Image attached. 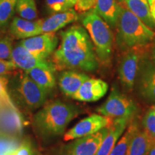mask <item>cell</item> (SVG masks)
<instances>
[{
	"mask_svg": "<svg viewBox=\"0 0 155 155\" xmlns=\"http://www.w3.org/2000/svg\"><path fill=\"white\" fill-rule=\"evenodd\" d=\"M61 42L52 55L56 70L94 72L98 68V61L94 45L86 29L73 25L60 34Z\"/></svg>",
	"mask_w": 155,
	"mask_h": 155,
	"instance_id": "cell-1",
	"label": "cell"
},
{
	"mask_svg": "<svg viewBox=\"0 0 155 155\" xmlns=\"http://www.w3.org/2000/svg\"><path fill=\"white\" fill-rule=\"evenodd\" d=\"M80 114V109L61 101L45 105L33 116L32 125L40 137H52L64 134L67 126Z\"/></svg>",
	"mask_w": 155,
	"mask_h": 155,
	"instance_id": "cell-2",
	"label": "cell"
},
{
	"mask_svg": "<svg viewBox=\"0 0 155 155\" xmlns=\"http://www.w3.org/2000/svg\"><path fill=\"white\" fill-rule=\"evenodd\" d=\"M116 42L121 50L145 46L153 41L155 33L138 17L120 4Z\"/></svg>",
	"mask_w": 155,
	"mask_h": 155,
	"instance_id": "cell-3",
	"label": "cell"
},
{
	"mask_svg": "<svg viewBox=\"0 0 155 155\" xmlns=\"http://www.w3.org/2000/svg\"><path fill=\"white\" fill-rule=\"evenodd\" d=\"M82 24L92 40L98 61L108 65L111 61L113 48V35L108 25L94 9L83 16Z\"/></svg>",
	"mask_w": 155,
	"mask_h": 155,
	"instance_id": "cell-4",
	"label": "cell"
},
{
	"mask_svg": "<svg viewBox=\"0 0 155 155\" xmlns=\"http://www.w3.org/2000/svg\"><path fill=\"white\" fill-rule=\"evenodd\" d=\"M9 91L19 106L28 110H35L43 106L48 94L29 76L26 71L15 75Z\"/></svg>",
	"mask_w": 155,
	"mask_h": 155,
	"instance_id": "cell-5",
	"label": "cell"
},
{
	"mask_svg": "<svg viewBox=\"0 0 155 155\" xmlns=\"http://www.w3.org/2000/svg\"><path fill=\"white\" fill-rule=\"evenodd\" d=\"M96 111L111 119L128 118L132 119L137 112V106L132 100L121 94L116 87L113 86L107 100L97 108Z\"/></svg>",
	"mask_w": 155,
	"mask_h": 155,
	"instance_id": "cell-6",
	"label": "cell"
},
{
	"mask_svg": "<svg viewBox=\"0 0 155 155\" xmlns=\"http://www.w3.org/2000/svg\"><path fill=\"white\" fill-rule=\"evenodd\" d=\"M147 45L129 48L126 50L120 61L118 68L119 78L127 91H131L134 86L141 60L146 53L145 48Z\"/></svg>",
	"mask_w": 155,
	"mask_h": 155,
	"instance_id": "cell-7",
	"label": "cell"
},
{
	"mask_svg": "<svg viewBox=\"0 0 155 155\" xmlns=\"http://www.w3.org/2000/svg\"><path fill=\"white\" fill-rule=\"evenodd\" d=\"M111 120L112 119L111 118L106 117L101 114H92L81 120L74 127L65 133L63 137L64 141L73 140V139L93 134L100 131L103 128L107 127Z\"/></svg>",
	"mask_w": 155,
	"mask_h": 155,
	"instance_id": "cell-8",
	"label": "cell"
},
{
	"mask_svg": "<svg viewBox=\"0 0 155 155\" xmlns=\"http://www.w3.org/2000/svg\"><path fill=\"white\" fill-rule=\"evenodd\" d=\"M58 43V38L55 33H43L24 39L20 42L32 55L41 59H48L53 55Z\"/></svg>",
	"mask_w": 155,
	"mask_h": 155,
	"instance_id": "cell-9",
	"label": "cell"
},
{
	"mask_svg": "<svg viewBox=\"0 0 155 155\" xmlns=\"http://www.w3.org/2000/svg\"><path fill=\"white\" fill-rule=\"evenodd\" d=\"M137 75L139 94L145 100L155 103V66L145 55L141 60Z\"/></svg>",
	"mask_w": 155,
	"mask_h": 155,
	"instance_id": "cell-10",
	"label": "cell"
},
{
	"mask_svg": "<svg viewBox=\"0 0 155 155\" xmlns=\"http://www.w3.org/2000/svg\"><path fill=\"white\" fill-rule=\"evenodd\" d=\"M108 131L107 126L93 134L75 139L68 147L67 155H96Z\"/></svg>",
	"mask_w": 155,
	"mask_h": 155,
	"instance_id": "cell-11",
	"label": "cell"
},
{
	"mask_svg": "<svg viewBox=\"0 0 155 155\" xmlns=\"http://www.w3.org/2000/svg\"><path fill=\"white\" fill-rule=\"evenodd\" d=\"M24 124L22 114L18 108L0 106V133L21 138Z\"/></svg>",
	"mask_w": 155,
	"mask_h": 155,
	"instance_id": "cell-12",
	"label": "cell"
},
{
	"mask_svg": "<svg viewBox=\"0 0 155 155\" xmlns=\"http://www.w3.org/2000/svg\"><path fill=\"white\" fill-rule=\"evenodd\" d=\"M11 61L14 63L17 68L29 71L34 68L42 67L56 68L52 61L48 59L38 58L30 53L20 42L13 48L12 52Z\"/></svg>",
	"mask_w": 155,
	"mask_h": 155,
	"instance_id": "cell-13",
	"label": "cell"
},
{
	"mask_svg": "<svg viewBox=\"0 0 155 155\" xmlns=\"http://www.w3.org/2000/svg\"><path fill=\"white\" fill-rule=\"evenodd\" d=\"M131 121V119L128 118L112 119L108 125V132L103 139L96 155H110L121 136L127 129L128 124Z\"/></svg>",
	"mask_w": 155,
	"mask_h": 155,
	"instance_id": "cell-14",
	"label": "cell"
},
{
	"mask_svg": "<svg viewBox=\"0 0 155 155\" xmlns=\"http://www.w3.org/2000/svg\"><path fill=\"white\" fill-rule=\"evenodd\" d=\"M108 89V84L101 79L89 78L81 85L72 98L83 102L97 101L105 96Z\"/></svg>",
	"mask_w": 155,
	"mask_h": 155,
	"instance_id": "cell-15",
	"label": "cell"
},
{
	"mask_svg": "<svg viewBox=\"0 0 155 155\" xmlns=\"http://www.w3.org/2000/svg\"><path fill=\"white\" fill-rule=\"evenodd\" d=\"M89 78L88 75L84 73L73 70H65L58 76V85L65 96L72 97L81 85Z\"/></svg>",
	"mask_w": 155,
	"mask_h": 155,
	"instance_id": "cell-16",
	"label": "cell"
},
{
	"mask_svg": "<svg viewBox=\"0 0 155 155\" xmlns=\"http://www.w3.org/2000/svg\"><path fill=\"white\" fill-rule=\"evenodd\" d=\"M42 19L28 20L19 17H15L12 21L9 32L17 39H27L41 34Z\"/></svg>",
	"mask_w": 155,
	"mask_h": 155,
	"instance_id": "cell-17",
	"label": "cell"
},
{
	"mask_svg": "<svg viewBox=\"0 0 155 155\" xmlns=\"http://www.w3.org/2000/svg\"><path fill=\"white\" fill-rule=\"evenodd\" d=\"M78 19L76 11L70 9L62 12L54 13L46 19H42L41 25V34L55 33L60 29L65 28L70 23Z\"/></svg>",
	"mask_w": 155,
	"mask_h": 155,
	"instance_id": "cell-18",
	"label": "cell"
},
{
	"mask_svg": "<svg viewBox=\"0 0 155 155\" xmlns=\"http://www.w3.org/2000/svg\"><path fill=\"white\" fill-rule=\"evenodd\" d=\"M56 68L38 67L27 71V73L39 86L49 94L56 86Z\"/></svg>",
	"mask_w": 155,
	"mask_h": 155,
	"instance_id": "cell-19",
	"label": "cell"
},
{
	"mask_svg": "<svg viewBox=\"0 0 155 155\" xmlns=\"http://www.w3.org/2000/svg\"><path fill=\"white\" fill-rule=\"evenodd\" d=\"M94 10L108 25L116 28L120 12V4L116 0H97Z\"/></svg>",
	"mask_w": 155,
	"mask_h": 155,
	"instance_id": "cell-20",
	"label": "cell"
},
{
	"mask_svg": "<svg viewBox=\"0 0 155 155\" xmlns=\"http://www.w3.org/2000/svg\"><path fill=\"white\" fill-rule=\"evenodd\" d=\"M119 4L134 13L136 16L150 28H155V22L150 12L147 0H119Z\"/></svg>",
	"mask_w": 155,
	"mask_h": 155,
	"instance_id": "cell-21",
	"label": "cell"
},
{
	"mask_svg": "<svg viewBox=\"0 0 155 155\" xmlns=\"http://www.w3.org/2000/svg\"><path fill=\"white\" fill-rule=\"evenodd\" d=\"M155 142L144 132L138 129L134 135L126 155H148Z\"/></svg>",
	"mask_w": 155,
	"mask_h": 155,
	"instance_id": "cell-22",
	"label": "cell"
},
{
	"mask_svg": "<svg viewBox=\"0 0 155 155\" xmlns=\"http://www.w3.org/2000/svg\"><path fill=\"white\" fill-rule=\"evenodd\" d=\"M138 129L139 127L137 122H132L131 121L129 122L127 131L123 134L121 139L117 141L110 155H126L134 135Z\"/></svg>",
	"mask_w": 155,
	"mask_h": 155,
	"instance_id": "cell-23",
	"label": "cell"
},
{
	"mask_svg": "<svg viewBox=\"0 0 155 155\" xmlns=\"http://www.w3.org/2000/svg\"><path fill=\"white\" fill-rule=\"evenodd\" d=\"M16 11L22 18L28 20H35L38 16L35 0H17Z\"/></svg>",
	"mask_w": 155,
	"mask_h": 155,
	"instance_id": "cell-24",
	"label": "cell"
},
{
	"mask_svg": "<svg viewBox=\"0 0 155 155\" xmlns=\"http://www.w3.org/2000/svg\"><path fill=\"white\" fill-rule=\"evenodd\" d=\"M17 0H0V30L7 26L16 8Z\"/></svg>",
	"mask_w": 155,
	"mask_h": 155,
	"instance_id": "cell-25",
	"label": "cell"
},
{
	"mask_svg": "<svg viewBox=\"0 0 155 155\" xmlns=\"http://www.w3.org/2000/svg\"><path fill=\"white\" fill-rule=\"evenodd\" d=\"M20 137L0 133V155H9L20 144Z\"/></svg>",
	"mask_w": 155,
	"mask_h": 155,
	"instance_id": "cell-26",
	"label": "cell"
},
{
	"mask_svg": "<svg viewBox=\"0 0 155 155\" xmlns=\"http://www.w3.org/2000/svg\"><path fill=\"white\" fill-rule=\"evenodd\" d=\"M144 132L155 142V106L147 110L142 120Z\"/></svg>",
	"mask_w": 155,
	"mask_h": 155,
	"instance_id": "cell-27",
	"label": "cell"
},
{
	"mask_svg": "<svg viewBox=\"0 0 155 155\" xmlns=\"http://www.w3.org/2000/svg\"><path fill=\"white\" fill-rule=\"evenodd\" d=\"M9 155H38V152L32 140L27 137Z\"/></svg>",
	"mask_w": 155,
	"mask_h": 155,
	"instance_id": "cell-28",
	"label": "cell"
},
{
	"mask_svg": "<svg viewBox=\"0 0 155 155\" xmlns=\"http://www.w3.org/2000/svg\"><path fill=\"white\" fill-rule=\"evenodd\" d=\"M9 81L5 76H0V102L4 105L17 108L9 96L8 89Z\"/></svg>",
	"mask_w": 155,
	"mask_h": 155,
	"instance_id": "cell-29",
	"label": "cell"
},
{
	"mask_svg": "<svg viewBox=\"0 0 155 155\" xmlns=\"http://www.w3.org/2000/svg\"><path fill=\"white\" fill-rule=\"evenodd\" d=\"M46 5L49 10L53 13L67 11L73 7L67 0H46Z\"/></svg>",
	"mask_w": 155,
	"mask_h": 155,
	"instance_id": "cell-30",
	"label": "cell"
},
{
	"mask_svg": "<svg viewBox=\"0 0 155 155\" xmlns=\"http://www.w3.org/2000/svg\"><path fill=\"white\" fill-rule=\"evenodd\" d=\"M12 42L9 37L0 38V59L11 61Z\"/></svg>",
	"mask_w": 155,
	"mask_h": 155,
	"instance_id": "cell-31",
	"label": "cell"
},
{
	"mask_svg": "<svg viewBox=\"0 0 155 155\" xmlns=\"http://www.w3.org/2000/svg\"><path fill=\"white\" fill-rule=\"evenodd\" d=\"M97 0H78L75 5V11L80 13L86 12L93 8H95Z\"/></svg>",
	"mask_w": 155,
	"mask_h": 155,
	"instance_id": "cell-32",
	"label": "cell"
},
{
	"mask_svg": "<svg viewBox=\"0 0 155 155\" xmlns=\"http://www.w3.org/2000/svg\"><path fill=\"white\" fill-rule=\"evenodd\" d=\"M17 68L11 61L0 59V76L11 74Z\"/></svg>",
	"mask_w": 155,
	"mask_h": 155,
	"instance_id": "cell-33",
	"label": "cell"
},
{
	"mask_svg": "<svg viewBox=\"0 0 155 155\" xmlns=\"http://www.w3.org/2000/svg\"><path fill=\"white\" fill-rule=\"evenodd\" d=\"M151 61L155 66V39H154V42L151 46Z\"/></svg>",
	"mask_w": 155,
	"mask_h": 155,
	"instance_id": "cell-34",
	"label": "cell"
},
{
	"mask_svg": "<svg viewBox=\"0 0 155 155\" xmlns=\"http://www.w3.org/2000/svg\"><path fill=\"white\" fill-rule=\"evenodd\" d=\"M150 12H151V15H152V18L155 22V2L154 3V5L150 7Z\"/></svg>",
	"mask_w": 155,
	"mask_h": 155,
	"instance_id": "cell-35",
	"label": "cell"
},
{
	"mask_svg": "<svg viewBox=\"0 0 155 155\" xmlns=\"http://www.w3.org/2000/svg\"><path fill=\"white\" fill-rule=\"evenodd\" d=\"M148 155H155V144L153 146V147L151 149L150 153Z\"/></svg>",
	"mask_w": 155,
	"mask_h": 155,
	"instance_id": "cell-36",
	"label": "cell"
},
{
	"mask_svg": "<svg viewBox=\"0 0 155 155\" xmlns=\"http://www.w3.org/2000/svg\"><path fill=\"white\" fill-rule=\"evenodd\" d=\"M147 1H148V3L149 5H150V7H152V6L154 5V3L155 2V0H147Z\"/></svg>",
	"mask_w": 155,
	"mask_h": 155,
	"instance_id": "cell-37",
	"label": "cell"
},
{
	"mask_svg": "<svg viewBox=\"0 0 155 155\" xmlns=\"http://www.w3.org/2000/svg\"><path fill=\"white\" fill-rule=\"evenodd\" d=\"M67 1H68L70 3L72 4V5H73V6H75V3H76V2L78 1V0H67Z\"/></svg>",
	"mask_w": 155,
	"mask_h": 155,
	"instance_id": "cell-38",
	"label": "cell"
},
{
	"mask_svg": "<svg viewBox=\"0 0 155 155\" xmlns=\"http://www.w3.org/2000/svg\"><path fill=\"white\" fill-rule=\"evenodd\" d=\"M41 155H45V154H41Z\"/></svg>",
	"mask_w": 155,
	"mask_h": 155,
	"instance_id": "cell-39",
	"label": "cell"
},
{
	"mask_svg": "<svg viewBox=\"0 0 155 155\" xmlns=\"http://www.w3.org/2000/svg\"><path fill=\"white\" fill-rule=\"evenodd\" d=\"M154 106H155V105H154Z\"/></svg>",
	"mask_w": 155,
	"mask_h": 155,
	"instance_id": "cell-40",
	"label": "cell"
}]
</instances>
